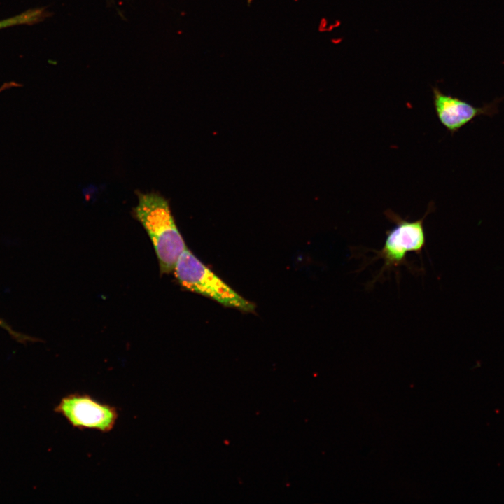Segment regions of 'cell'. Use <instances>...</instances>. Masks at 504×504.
I'll return each instance as SVG.
<instances>
[{"instance_id":"6da1fadb","label":"cell","mask_w":504,"mask_h":504,"mask_svg":"<svg viewBox=\"0 0 504 504\" xmlns=\"http://www.w3.org/2000/svg\"><path fill=\"white\" fill-rule=\"evenodd\" d=\"M134 214L153 242L161 274L174 271L180 255L187 248L168 202L155 192L141 193Z\"/></svg>"},{"instance_id":"7a4b0ae2","label":"cell","mask_w":504,"mask_h":504,"mask_svg":"<svg viewBox=\"0 0 504 504\" xmlns=\"http://www.w3.org/2000/svg\"><path fill=\"white\" fill-rule=\"evenodd\" d=\"M174 272L179 284L190 291L241 311L252 312L255 309L251 302L232 289L188 248L180 255Z\"/></svg>"},{"instance_id":"3957f363","label":"cell","mask_w":504,"mask_h":504,"mask_svg":"<svg viewBox=\"0 0 504 504\" xmlns=\"http://www.w3.org/2000/svg\"><path fill=\"white\" fill-rule=\"evenodd\" d=\"M433 203L428 206L424 216L416 220H407L398 214L387 210L386 217L394 223L393 227L386 232V239L380 251H375V259H382L384 265L377 279L386 271L397 268L400 265L409 267L406 260L407 254L414 252L421 255L426 245V233L424 221L433 209Z\"/></svg>"},{"instance_id":"277c9868","label":"cell","mask_w":504,"mask_h":504,"mask_svg":"<svg viewBox=\"0 0 504 504\" xmlns=\"http://www.w3.org/2000/svg\"><path fill=\"white\" fill-rule=\"evenodd\" d=\"M74 428L95 430L103 433L111 431L118 421V409L98 401L90 395L74 393L62 397L54 407Z\"/></svg>"},{"instance_id":"5b68a950","label":"cell","mask_w":504,"mask_h":504,"mask_svg":"<svg viewBox=\"0 0 504 504\" xmlns=\"http://www.w3.org/2000/svg\"><path fill=\"white\" fill-rule=\"evenodd\" d=\"M503 99L497 98L482 106H476L458 97L446 94L438 88H433L435 113L440 123L451 134L457 132L477 117H492L497 114L498 104Z\"/></svg>"},{"instance_id":"8992f818","label":"cell","mask_w":504,"mask_h":504,"mask_svg":"<svg viewBox=\"0 0 504 504\" xmlns=\"http://www.w3.org/2000/svg\"><path fill=\"white\" fill-rule=\"evenodd\" d=\"M50 15L45 8L29 9L16 15L0 20V29L18 26L38 23Z\"/></svg>"},{"instance_id":"52a82bcc","label":"cell","mask_w":504,"mask_h":504,"mask_svg":"<svg viewBox=\"0 0 504 504\" xmlns=\"http://www.w3.org/2000/svg\"><path fill=\"white\" fill-rule=\"evenodd\" d=\"M0 328L4 329L13 339L20 342L33 341L34 338L15 330L8 323L0 318Z\"/></svg>"}]
</instances>
